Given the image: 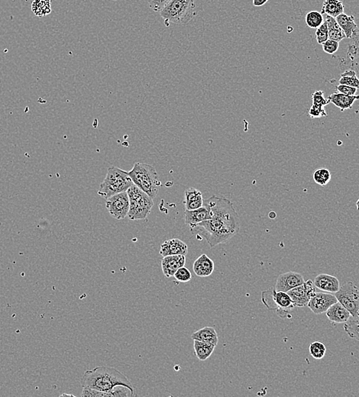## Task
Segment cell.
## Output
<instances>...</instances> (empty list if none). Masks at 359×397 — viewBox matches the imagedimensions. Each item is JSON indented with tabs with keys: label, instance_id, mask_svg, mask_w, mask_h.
I'll return each mask as SVG.
<instances>
[{
	"label": "cell",
	"instance_id": "1",
	"mask_svg": "<svg viewBox=\"0 0 359 397\" xmlns=\"http://www.w3.org/2000/svg\"><path fill=\"white\" fill-rule=\"evenodd\" d=\"M211 218L191 228L193 234L204 238L211 248L225 243L240 229V219L233 203L225 197L213 196L204 201Z\"/></svg>",
	"mask_w": 359,
	"mask_h": 397
},
{
	"label": "cell",
	"instance_id": "2",
	"mask_svg": "<svg viewBox=\"0 0 359 397\" xmlns=\"http://www.w3.org/2000/svg\"><path fill=\"white\" fill-rule=\"evenodd\" d=\"M83 388L109 393L115 387L123 385L135 394L134 387L127 377L113 367L100 366L86 371L80 380Z\"/></svg>",
	"mask_w": 359,
	"mask_h": 397
},
{
	"label": "cell",
	"instance_id": "3",
	"mask_svg": "<svg viewBox=\"0 0 359 397\" xmlns=\"http://www.w3.org/2000/svg\"><path fill=\"white\" fill-rule=\"evenodd\" d=\"M129 175L131 177L133 184L141 189L143 192L152 198L157 197L159 188L161 187V182L153 166L136 163L131 171H129Z\"/></svg>",
	"mask_w": 359,
	"mask_h": 397
},
{
	"label": "cell",
	"instance_id": "4",
	"mask_svg": "<svg viewBox=\"0 0 359 397\" xmlns=\"http://www.w3.org/2000/svg\"><path fill=\"white\" fill-rule=\"evenodd\" d=\"M195 0H171L161 12L166 26L170 22L185 25L192 21L196 15Z\"/></svg>",
	"mask_w": 359,
	"mask_h": 397
},
{
	"label": "cell",
	"instance_id": "5",
	"mask_svg": "<svg viewBox=\"0 0 359 397\" xmlns=\"http://www.w3.org/2000/svg\"><path fill=\"white\" fill-rule=\"evenodd\" d=\"M133 184L129 172L115 166H111L108 168L104 181L99 186L98 194L107 199L116 194L126 192Z\"/></svg>",
	"mask_w": 359,
	"mask_h": 397
},
{
	"label": "cell",
	"instance_id": "6",
	"mask_svg": "<svg viewBox=\"0 0 359 397\" xmlns=\"http://www.w3.org/2000/svg\"><path fill=\"white\" fill-rule=\"evenodd\" d=\"M126 192L130 204L128 217L131 220L146 219L154 205L153 198L135 184L129 187Z\"/></svg>",
	"mask_w": 359,
	"mask_h": 397
},
{
	"label": "cell",
	"instance_id": "7",
	"mask_svg": "<svg viewBox=\"0 0 359 397\" xmlns=\"http://www.w3.org/2000/svg\"><path fill=\"white\" fill-rule=\"evenodd\" d=\"M262 301L268 310L275 312L282 319H291V311L295 306L287 293L277 291L272 287L262 292Z\"/></svg>",
	"mask_w": 359,
	"mask_h": 397
},
{
	"label": "cell",
	"instance_id": "8",
	"mask_svg": "<svg viewBox=\"0 0 359 397\" xmlns=\"http://www.w3.org/2000/svg\"><path fill=\"white\" fill-rule=\"evenodd\" d=\"M335 296L338 302L350 312L352 317L359 318V289L356 285L352 281L344 283Z\"/></svg>",
	"mask_w": 359,
	"mask_h": 397
},
{
	"label": "cell",
	"instance_id": "9",
	"mask_svg": "<svg viewBox=\"0 0 359 397\" xmlns=\"http://www.w3.org/2000/svg\"><path fill=\"white\" fill-rule=\"evenodd\" d=\"M129 198L127 192L120 193L106 199V207L113 218L120 220L128 216L129 211Z\"/></svg>",
	"mask_w": 359,
	"mask_h": 397
},
{
	"label": "cell",
	"instance_id": "10",
	"mask_svg": "<svg viewBox=\"0 0 359 397\" xmlns=\"http://www.w3.org/2000/svg\"><path fill=\"white\" fill-rule=\"evenodd\" d=\"M316 293V286L311 280H308L300 286L287 292L295 307H304L307 306L310 299Z\"/></svg>",
	"mask_w": 359,
	"mask_h": 397
},
{
	"label": "cell",
	"instance_id": "11",
	"mask_svg": "<svg viewBox=\"0 0 359 397\" xmlns=\"http://www.w3.org/2000/svg\"><path fill=\"white\" fill-rule=\"evenodd\" d=\"M337 302L336 296L330 293H316L310 299L307 306L313 313L320 315L326 313L329 308Z\"/></svg>",
	"mask_w": 359,
	"mask_h": 397
},
{
	"label": "cell",
	"instance_id": "12",
	"mask_svg": "<svg viewBox=\"0 0 359 397\" xmlns=\"http://www.w3.org/2000/svg\"><path fill=\"white\" fill-rule=\"evenodd\" d=\"M304 282V277L301 273L293 271L287 272L279 275L275 283V289L277 291L287 293Z\"/></svg>",
	"mask_w": 359,
	"mask_h": 397
},
{
	"label": "cell",
	"instance_id": "13",
	"mask_svg": "<svg viewBox=\"0 0 359 397\" xmlns=\"http://www.w3.org/2000/svg\"><path fill=\"white\" fill-rule=\"evenodd\" d=\"M185 255H168L163 257L161 261V269L166 277L174 276L177 270L186 263Z\"/></svg>",
	"mask_w": 359,
	"mask_h": 397
},
{
	"label": "cell",
	"instance_id": "14",
	"mask_svg": "<svg viewBox=\"0 0 359 397\" xmlns=\"http://www.w3.org/2000/svg\"><path fill=\"white\" fill-rule=\"evenodd\" d=\"M211 218V210L208 207L204 205L201 208H196L193 210L185 209L184 212L185 223L191 228V229L195 228L201 222L208 220Z\"/></svg>",
	"mask_w": 359,
	"mask_h": 397
},
{
	"label": "cell",
	"instance_id": "15",
	"mask_svg": "<svg viewBox=\"0 0 359 397\" xmlns=\"http://www.w3.org/2000/svg\"><path fill=\"white\" fill-rule=\"evenodd\" d=\"M188 253V248L185 242L180 240L178 238H172L165 241L161 244L160 248V255L162 257L168 255H187Z\"/></svg>",
	"mask_w": 359,
	"mask_h": 397
},
{
	"label": "cell",
	"instance_id": "16",
	"mask_svg": "<svg viewBox=\"0 0 359 397\" xmlns=\"http://www.w3.org/2000/svg\"><path fill=\"white\" fill-rule=\"evenodd\" d=\"M315 286L322 291L336 293L340 288V282L337 277L326 273H321L315 277Z\"/></svg>",
	"mask_w": 359,
	"mask_h": 397
},
{
	"label": "cell",
	"instance_id": "17",
	"mask_svg": "<svg viewBox=\"0 0 359 397\" xmlns=\"http://www.w3.org/2000/svg\"><path fill=\"white\" fill-rule=\"evenodd\" d=\"M193 270L197 276L201 277L211 276L214 270V261L206 254H203L194 262Z\"/></svg>",
	"mask_w": 359,
	"mask_h": 397
},
{
	"label": "cell",
	"instance_id": "18",
	"mask_svg": "<svg viewBox=\"0 0 359 397\" xmlns=\"http://www.w3.org/2000/svg\"><path fill=\"white\" fill-rule=\"evenodd\" d=\"M326 313L328 320L331 323L337 324L347 323L351 318L350 312L339 302L330 306Z\"/></svg>",
	"mask_w": 359,
	"mask_h": 397
},
{
	"label": "cell",
	"instance_id": "19",
	"mask_svg": "<svg viewBox=\"0 0 359 397\" xmlns=\"http://www.w3.org/2000/svg\"><path fill=\"white\" fill-rule=\"evenodd\" d=\"M328 99L330 103L334 104L336 107L340 109L342 112L345 111L346 109H351L353 104L356 100H359V96L354 95V96H348L343 93L337 92L330 95Z\"/></svg>",
	"mask_w": 359,
	"mask_h": 397
},
{
	"label": "cell",
	"instance_id": "20",
	"mask_svg": "<svg viewBox=\"0 0 359 397\" xmlns=\"http://www.w3.org/2000/svg\"><path fill=\"white\" fill-rule=\"evenodd\" d=\"M204 198L201 191L195 188H189L184 194V205L187 210H193L204 205Z\"/></svg>",
	"mask_w": 359,
	"mask_h": 397
},
{
	"label": "cell",
	"instance_id": "21",
	"mask_svg": "<svg viewBox=\"0 0 359 397\" xmlns=\"http://www.w3.org/2000/svg\"><path fill=\"white\" fill-rule=\"evenodd\" d=\"M338 25L342 28L346 38H352L356 33L358 30L357 25L355 22V17L353 15H348L343 13L338 15L336 18Z\"/></svg>",
	"mask_w": 359,
	"mask_h": 397
},
{
	"label": "cell",
	"instance_id": "22",
	"mask_svg": "<svg viewBox=\"0 0 359 397\" xmlns=\"http://www.w3.org/2000/svg\"><path fill=\"white\" fill-rule=\"evenodd\" d=\"M191 338L197 341H205L211 343L216 346L218 344V339L216 331L212 327H204L201 330H197L191 334Z\"/></svg>",
	"mask_w": 359,
	"mask_h": 397
},
{
	"label": "cell",
	"instance_id": "23",
	"mask_svg": "<svg viewBox=\"0 0 359 397\" xmlns=\"http://www.w3.org/2000/svg\"><path fill=\"white\" fill-rule=\"evenodd\" d=\"M215 347V345L211 343L194 340V352H195L196 357L200 361H204L208 359L209 357H211L214 353Z\"/></svg>",
	"mask_w": 359,
	"mask_h": 397
},
{
	"label": "cell",
	"instance_id": "24",
	"mask_svg": "<svg viewBox=\"0 0 359 397\" xmlns=\"http://www.w3.org/2000/svg\"><path fill=\"white\" fill-rule=\"evenodd\" d=\"M321 12L336 18L344 13V5L341 0H325Z\"/></svg>",
	"mask_w": 359,
	"mask_h": 397
},
{
	"label": "cell",
	"instance_id": "25",
	"mask_svg": "<svg viewBox=\"0 0 359 397\" xmlns=\"http://www.w3.org/2000/svg\"><path fill=\"white\" fill-rule=\"evenodd\" d=\"M325 22L327 24L329 39L334 40L336 42H340L346 38L344 32L340 28V25H338L336 18L326 15Z\"/></svg>",
	"mask_w": 359,
	"mask_h": 397
},
{
	"label": "cell",
	"instance_id": "26",
	"mask_svg": "<svg viewBox=\"0 0 359 397\" xmlns=\"http://www.w3.org/2000/svg\"><path fill=\"white\" fill-rule=\"evenodd\" d=\"M32 11L36 16L43 17L52 12L51 0H34Z\"/></svg>",
	"mask_w": 359,
	"mask_h": 397
},
{
	"label": "cell",
	"instance_id": "27",
	"mask_svg": "<svg viewBox=\"0 0 359 397\" xmlns=\"http://www.w3.org/2000/svg\"><path fill=\"white\" fill-rule=\"evenodd\" d=\"M331 173L326 168L317 169L313 173V181L318 185H327L331 181Z\"/></svg>",
	"mask_w": 359,
	"mask_h": 397
},
{
	"label": "cell",
	"instance_id": "28",
	"mask_svg": "<svg viewBox=\"0 0 359 397\" xmlns=\"http://www.w3.org/2000/svg\"><path fill=\"white\" fill-rule=\"evenodd\" d=\"M323 16L321 12L310 11L306 15V23L310 28H319L323 23Z\"/></svg>",
	"mask_w": 359,
	"mask_h": 397
},
{
	"label": "cell",
	"instance_id": "29",
	"mask_svg": "<svg viewBox=\"0 0 359 397\" xmlns=\"http://www.w3.org/2000/svg\"><path fill=\"white\" fill-rule=\"evenodd\" d=\"M310 355L316 360H320L324 357L326 352V347L321 341H313L309 347Z\"/></svg>",
	"mask_w": 359,
	"mask_h": 397
},
{
	"label": "cell",
	"instance_id": "30",
	"mask_svg": "<svg viewBox=\"0 0 359 397\" xmlns=\"http://www.w3.org/2000/svg\"><path fill=\"white\" fill-rule=\"evenodd\" d=\"M344 330L350 337L359 341V321L356 319L350 320L345 323Z\"/></svg>",
	"mask_w": 359,
	"mask_h": 397
},
{
	"label": "cell",
	"instance_id": "31",
	"mask_svg": "<svg viewBox=\"0 0 359 397\" xmlns=\"http://www.w3.org/2000/svg\"><path fill=\"white\" fill-rule=\"evenodd\" d=\"M109 393L111 394L112 397H130L136 396L128 387L123 385L116 386Z\"/></svg>",
	"mask_w": 359,
	"mask_h": 397
},
{
	"label": "cell",
	"instance_id": "32",
	"mask_svg": "<svg viewBox=\"0 0 359 397\" xmlns=\"http://www.w3.org/2000/svg\"><path fill=\"white\" fill-rule=\"evenodd\" d=\"M316 41L320 45H323L324 42L329 40V31H328L327 24L326 22H323L319 28H316Z\"/></svg>",
	"mask_w": 359,
	"mask_h": 397
},
{
	"label": "cell",
	"instance_id": "33",
	"mask_svg": "<svg viewBox=\"0 0 359 397\" xmlns=\"http://www.w3.org/2000/svg\"><path fill=\"white\" fill-rule=\"evenodd\" d=\"M174 276L177 281L181 282V283H187L192 279V274H191V271L185 266L179 268Z\"/></svg>",
	"mask_w": 359,
	"mask_h": 397
},
{
	"label": "cell",
	"instance_id": "34",
	"mask_svg": "<svg viewBox=\"0 0 359 397\" xmlns=\"http://www.w3.org/2000/svg\"><path fill=\"white\" fill-rule=\"evenodd\" d=\"M309 116L312 119H316V118L326 117L327 113L325 110L324 106L313 104L309 110Z\"/></svg>",
	"mask_w": 359,
	"mask_h": 397
},
{
	"label": "cell",
	"instance_id": "35",
	"mask_svg": "<svg viewBox=\"0 0 359 397\" xmlns=\"http://www.w3.org/2000/svg\"><path fill=\"white\" fill-rule=\"evenodd\" d=\"M340 42H336L334 40L329 39L323 44V50L328 55H334L340 46Z\"/></svg>",
	"mask_w": 359,
	"mask_h": 397
},
{
	"label": "cell",
	"instance_id": "36",
	"mask_svg": "<svg viewBox=\"0 0 359 397\" xmlns=\"http://www.w3.org/2000/svg\"><path fill=\"white\" fill-rule=\"evenodd\" d=\"M312 101L313 104L320 105V106H326L330 103V100L324 97V93L321 90L315 91L312 95Z\"/></svg>",
	"mask_w": 359,
	"mask_h": 397
},
{
	"label": "cell",
	"instance_id": "37",
	"mask_svg": "<svg viewBox=\"0 0 359 397\" xmlns=\"http://www.w3.org/2000/svg\"><path fill=\"white\" fill-rule=\"evenodd\" d=\"M81 397H112L111 394L107 392L96 391L89 388H83Z\"/></svg>",
	"mask_w": 359,
	"mask_h": 397
},
{
	"label": "cell",
	"instance_id": "38",
	"mask_svg": "<svg viewBox=\"0 0 359 397\" xmlns=\"http://www.w3.org/2000/svg\"><path fill=\"white\" fill-rule=\"evenodd\" d=\"M171 0H146L149 7L155 12H160Z\"/></svg>",
	"mask_w": 359,
	"mask_h": 397
},
{
	"label": "cell",
	"instance_id": "39",
	"mask_svg": "<svg viewBox=\"0 0 359 397\" xmlns=\"http://www.w3.org/2000/svg\"><path fill=\"white\" fill-rule=\"evenodd\" d=\"M339 83L340 84L347 85L359 89V79L357 76H341Z\"/></svg>",
	"mask_w": 359,
	"mask_h": 397
},
{
	"label": "cell",
	"instance_id": "40",
	"mask_svg": "<svg viewBox=\"0 0 359 397\" xmlns=\"http://www.w3.org/2000/svg\"><path fill=\"white\" fill-rule=\"evenodd\" d=\"M336 89L338 92L348 95V96H354L357 92L358 89L353 86H347V85L339 84L336 86Z\"/></svg>",
	"mask_w": 359,
	"mask_h": 397
},
{
	"label": "cell",
	"instance_id": "41",
	"mask_svg": "<svg viewBox=\"0 0 359 397\" xmlns=\"http://www.w3.org/2000/svg\"><path fill=\"white\" fill-rule=\"evenodd\" d=\"M268 0H253L254 6L260 7L268 2Z\"/></svg>",
	"mask_w": 359,
	"mask_h": 397
},
{
	"label": "cell",
	"instance_id": "42",
	"mask_svg": "<svg viewBox=\"0 0 359 397\" xmlns=\"http://www.w3.org/2000/svg\"><path fill=\"white\" fill-rule=\"evenodd\" d=\"M356 76V72L355 71V70H353V69H348V70H346L344 73H342L341 76Z\"/></svg>",
	"mask_w": 359,
	"mask_h": 397
},
{
	"label": "cell",
	"instance_id": "43",
	"mask_svg": "<svg viewBox=\"0 0 359 397\" xmlns=\"http://www.w3.org/2000/svg\"><path fill=\"white\" fill-rule=\"evenodd\" d=\"M269 217H270L271 218H276V213H275V212H271L270 213H269Z\"/></svg>",
	"mask_w": 359,
	"mask_h": 397
},
{
	"label": "cell",
	"instance_id": "44",
	"mask_svg": "<svg viewBox=\"0 0 359 397\" xmlns=\"http://www.w3.org/2000/svg\"><path fill=\"white\" fill-rule=\"evenodd\" d=\"M356 207H357L358 210H359V198L358 199L357 202H356Z\"/></svg>",
	"mask_w": 359,
	"mask_h": 397
}]
</instances>
